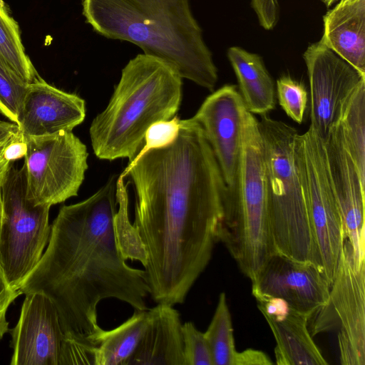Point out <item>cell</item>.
<instances>
[{"mask_svg": "<svg viewBox=\"0 0 365 365\" xmlns=\"http://www.w3.org/2000/svg\"><path fill=\"white\" fill-rule=\"evenodd\" d=\"M173 307L158 303L149 309L148 325L127 365H185L182 324Z\"/></svg>", "mask_w": 365, "mask_h": 365, "instance_id": "ac0fdd59", "label": "cell"}, {"mask_svg": "<svg viewBox=\"0 0 365 365\" xmlns=\"http://www.w3.org/2000/svg\"><path fill=\"white\" fill-rule=\"evenodd\" d=\"M21 292L14 289L8 282L0 264V339L9 330L6 312L10 304L19 296Z\"/></svg>", "mask_w": 365, "mask_h": 365, "instance_id": "4dcf8cb0", "label": "cell"}, {"mask_svg": "<svg viewBox=\"0 0 365 365\" xmlns=\"http://www.w3.org/2000/svg\"><path fill=\"white\" fill-rule=\"evenodd\" d=\"M24 141L28 198L36 205L51 207L78 195L88 167L86 145L72 131Z\"/></svg>", "mask_w": 365, "mask_h": 365, "instance_id": "9c48e42d", "label": "cell"}, {"mask_svg": "<svg viewBox=\"0 0 365 365\" xmlns=\"http://www.w3.org/2000/svg\"><path fill=\"white\" fill-rule=\"evenodd\" d=\"M2 218V202H1V192L0 188V225Z\"/></svg>", "mask_w": 365, "mask_h": 365, "instance_id": "8d00e7d4", "label": "cell"}, {"mask_svg": "<svg viewBox=\"0 0 365 365\" xmlns=\"http://www.w3.org/2000/svg\"><path fill=\"white\" fill-rule=\"evenodd\" d=\"M182 78L168 62L139 53L121 71L107 107L92 120L91 146L101 160L132 161L153 123L172 119L182 99Z\"/></svg>", "mask_w": 365, "mask_h": 365, "instance_id": "277c9868", "label": "cell"}, {"mask_svg": "<svg viewBox=\"0 0 365 365\" xmlns=\"http://www.w3.org/2000/svg\"><path fill=\"white\" fill-rule=\"evenodd\" d=\"M297 149L320 264L331 284L346 237L328 175L324 142L309 127L299 134Z\"/></svg>", "mask_w": 365, "mask_h": 365, "instance_id": "30bf717a", "label": "cell"}, {"mask_svg": "<svg viewBox=\"0 0 365 365\" xmlns=\"http://www.w3.org/2000/svg\"><path fill=\"white\" fill-rule=\"evenodd\" d=\"M251 282L255 298L281 299L311 318L327 303L330 290V282L320 267L279 252L268 259Z\"/></svg>", "mask_w": 365, "mask_h": 365, "instance_id": "7c38bea8", "label": "cell"}, {"mask_svg": "<svg viewBox=\"0 0 365 365\" xmlns=\"http://www.w3.org/2000/svg\"><path fill=\"white\" fill-rule=\"evenodd\" d=\"M251 6L264 29L269 31L275 27L279 14L278 0H251Z\"/></svg>", "mask_w": 365, "mask_h": 365, "instance_id": "f546056e", "label": "cell"}, {"mask_svg": "<svg viewBox=\"0 0 365 365\" xmlns=\"http://www.w3.org/2000/svg\"><path fill=\"white\" fill-rule=\"evenodd\" d=\"M135 220L147 252L144 278L158 303L182 304L208 265L227 189L204 132L180 120L177 138L128 163Z\"/></svg>", "mask_w": 365, "mask_h": 365, "instance_id": "6da1fadb", "label": "cell"}, {"mask_svg": "<svg viewBox=\"0 0 365 365\" xmlns=\"http://www.w3.org/2000/svg\"><path fill=\"white\" fill-rule=\"evenodd\" d=\"M336 125L344 147L365 182V82L350 97Z\"/></svg>", "mask_w": 365, "mask_h": 365, "instance_id": "7402d4cb", "label": "cell"}, {"mask_svg": "<svg viewBox=\"0 0 365 365\" xmlns=\"http://www.w3.org/2000/svg\"><path fill=\"white\" fill-rule=\"evenodd\" d=\"M26 153V143L19 136L8 143L4 152V158L10 162H14L24 158Z\"/></svg>", "mask_w": 365, "mask_h": 365, "instance_id": "d6a6232c", "label": "cell"}, {"mask_svg": "<svg viewBox=\"0 0 365 365\" xmlns=\"http://www.w3.org/2000/svg\"><path fill=\"white\" fill-rule=\"evenodd\" d=\"M255 299L276 341V364H328L308 329L309 316L292 309L281 299L258 297Z\"/></svg>", "mask_w": 365, "mask_h": 365, "instance_id": "e0dca14e", "label": "cell"}, {"mask_svg": "<svg viewBox=\"0 0 365 365\" xmlns=\"http://www.w3.org/2000/svg\"><path fill=\"white\" fill-rule=\"evenodd\" d=\"M227 54L247 110L252 114H268L275 108L274 86L262 58L239 46L230 47Z\"/></svg>", "mask_w": 365, "mask_h": 365, "instance_id": "ffe728a7", "label": "cell"}, {"mask_svg": "<svg viewBox=\"0 0 365 365\" xmlns=\"http://www.w3.org/2000/svg\"><path fill=\"white\" fill-rule=\"evenodd\" d=\"M273 364L270 358L264 352L247 349L237 353L235 365H269Z\"/></svg>", "mask_w": 365, "mask_h": 365, "instance_id": "1f68e13d", "label": "cell"}, {"mask_svg": "<svg viewBox=\"0 0 365 365\" xmlns=\"http://www.w3.org/2000/svg\"><path fill=\"white\" fill-rule=\"evenodd\" d=\"M86 117L85 101L46 82L41 77L29 83L17 116L21 138L72 131Z\"/></svg>", "mask_w": 365, "mask_h": 365, "instance_id": "2e32d148", "label": "cell"}, {"mask_svg": "<svg viewBox=\"0 0 365 365\" xmlns=\"http://www.w3.org/2000/svg\"><path fill=\"white\" fill-rule=\"evenodd\" d=\"M232 318L226 294L221 292L212 320L204 332L213 365H235V349Z\"/></svg>", "mask_w": 365, "mask_h": 365, "instance_id": "cb8c5ba5", "label": "cell"}, {"mask_svg": "<svg viewBox=\"0 0 365 365\" xmlns=\"http://www.w3.org/2000/svg\"><path fill=\"white\" fill-rule=\"evenodd\" d=\"M20 34L17 22L0 0V58L21 79L31 83L41 76L25 52Z\"/></svg>", "mask_w": 365, "mask_h": 365, "instance_id": "603a6c76", "label": "cell"}, {"mask_svg": "<svg viewBox=\"0 0 365 365\" xmlns=\"http://www.w3.org/2000/svg\"><path fill=\"white\" fill-rule=\"evenodd\" d=\"M311 319L312 336L337 332L341 364H365V260L355 256L346 240L330 284L328 300Z\"/></svg>", "mask_w": 365, "mask_h": 365, "instance_id": "ba28073f", "label": "cell"}, {"mask_svg": "<svg viewBox=\"0 0 365 365\" xmlns=\"http://www.w3.org/2000/svg\"><path fill=\"white\" fill-rule=\"evenodd\" d=\"M28 85L0 58V112L15 123Z\"/></svg>", "mask_w": 365, "mask_h": 365, "instance_id": "484cf974", "label": "cell"}, {"mask_svg": "<svg viewBox=\"0 0 365 365\" xmlns=\"http://www.w3.org/2000/svg\"><path fill=\"white\" fill-rule=\"evenodd\" d=\"M242 96L235 85H225L207 96L192 117L202 128L227 189H236L241 151L243 110Z\"/></svg>", "mask_w": 365, "mask_h": 365, "instance_id": "4fadbf2b", "label": "cell"}, {"mask_svg": "<svg viewBox=\"0 0 365 365\" xmlns=\"http://www.w3.org/2000/svg\"><path fill=\"white\" fill-rule=\"evenodd\" d=\"M320 41L365 74V0H340L328 11Z\"/></svg>", "mask_w": 365, "mask_h": 365, "instance_id": "d6986e66", "label": "cell"}, {"mask_svg": "<svg viewBox=\"0 0 365 365\" xmlns=\"http://www.w3.org/2000/svg\"><path fill=\"white\" fill-rule=\"evenodd\" d=\"M116 180L113 175L87 199L61 207L45 252L19 289L48 296L65 336L96 346L105 331L97 320L102 300L145 310L149 295L144 269L127 264L117 245Z\"/></svg>", "mask_w": 365, "mask_h": 365, "instance_id": "7a4b0ae2", "label": "cell"}, {"mask_svg": "<svg viewBox=\"0 0 365 365\" xmlns=\"http://www.w3.org/2000/svg\"><path fill=\"white\" fill-rule=\"evenodd\" d=\"M19 137V136H18ZM17 138V137H16ZM11 138L7 141L3 142L0 143V188L5 180V178L6 176L7 172L9 170V166L12 162H10L7 160H6L4 158V150L8 145V143L12 140L13 139L16 138Z\"/></svg>", "mask_w": 365, "mask_h": 365, "instance_id": "e575fe53", "label": "cell"}, {"mask_svg": "<svg viewBox=\"0 0 365 365\" xmlns=\"http://www.w3.org/2000/svg\"><path fill=\"white\" fill-rule=\"evenodd\" d=\"M20 136L18 125L0 120V143Z\"/></svg>", "mask_w": 365, "mask_h": 365, "instance_id": "836d02e7", "label": "cell"}, {"mask_svg": "<svg viewBox=\"0 0 365 365\" xmlns=\"http://www.w3.org/2000/svg\"><path fill=\"white\" fill-rule=\"evenodd\" d=\"M222 242L250 281L274 253L268 217L265 164L258 120L245 108L235 192L226 198L217 230Z\"/></svg>", "mask_w": 365, "mask_h": 365, "instance_id": "8992f818", "label": "cell"}, {"mask_svg": "<svg viewBox=\"0 0 365 365\" xmlns=\"http://www.w3.org/2000/svg\"><path fill=\"white\" fill-rule=\"evenodd\" d=\"M1 192L0 264L11 287L19 291L48 242L51 207L36 205L28 198L25 168H19L14 162Z\"/></svg>", "mask_w": 365, "mask_h": 365, "instance_id": "52a82bcc", "label": "cell"}, {"mask_svg": "<svg viewBox=\"0 0 365 365\" xmlns=\"http://www.w3.org/2000/svg\"><path fill=\"white\" fill-rule=\"evenodd\" d=\"M128 186L120 175L116 180V200L118 208L113 218V229L120 253L125 260H138L144 267L147 252L140 235L128 216Z\"/></svg>", "mask_w": 365, "mask_h": 365, "instance_id": "d4e9b609", "label": "cell"}, {"mask_svg": "<svg viewBox=\"0 0 365 365\" xmlns=\"http://www.w3.org/2000/svg\"><path fill=\"white\" fill-rule=\"evenodd\" d=\"M96 34L125 41L170 65L182 78L213 91L217 68L189 0H81Z\"/></svg>", "mask_w": 365, "mask_h": 365, "instance_id": "3957f363", "label": "cell"}, {"mask_svg": "<svg viewBox=\"0 0 365 365\" xmlns=\"http://www.w3.org/2000/svg\"><path fill=\"white\" fill-rule=\"evenodd\" d=\"M327 8L330 7L338 0H320Z\"/></svg>", "mask_w": 365, "mask_h": 365, "instance_id": "d590c367", "label": "cell"}, {"mask_svg": "<svg viewBox=\"0 0 365 365\" xmlns=\"http://www.w3.org/2000/svg\"><path fill=\"white\" fill-rule=\"evenodd\" d=\"M150 320L149 309H135L118 327L102 334L95 351L94 365H127L135 351Z\"/></svg>", "mask_w": 365, "mask_h": 365, "instance_id": "44dd1931", "label": "cell"}, {"mask_svg": "<svg viewBox=\"0 0 365 365\" xmlns=\"http://www.w3.org/2000/svg\"><path fill=\"white\" fill-rule=\"evenodd\" d=\"M310 89V128L324 141L338 122L365 74L340 58L321 41L303 54Z\"/></svg>", "mask_w": 365, "mask_h": 365, "instance_id": "8fae6325", "label": "cell"}, {"mask_svg": "<svg viewBox=\"0 0 365 365\" xmlns=\"http://www.w3.org/2000/svg\"><path fill=\"white\" fill-rule=\"evenodd\" d=\"M185 365H213L211 351L203 332L192 322L182 327Z\"/></svg>", "mask_w": 365, "mask_h": 365, "instance_id": "83f0119b", "label": "cell"}, {"mask_svg": "<svg viewBox=\"0 0 365 365\" xmlns=\"http://www.w3.org/2000/svg\"><path fill=\"white\" fill-rule=\"evenodd\" d=\"M258 122L264 149L268 217L275 250L321 267L298 154L299 133L295 128L267 114L261 115Z\"/></svg>", "mask_w": 365, "mask_h": 365, "instance_id": "5b68a950", "label": "cell"}, {"mask_svg": "<svg viewBox=\"0 0 365 365\" xmlns=\"http://www.w3.org/2000/svg\"><path fill=\"white\" fill-rule=\"evenodd\" d=\"M323 142L328 175L346 240L355 256L365 260V182L344 147L336 125Z\"/></svg>", "mask_w": 365, "mask_h": 365, "instance_id": "9a60e30c", "label": "cell"}, {"mask_svg": "<svg viewBox=\"0 0 365 365\" xmlns=\"http://www.w3.org/2000/svg\"><path fill=\"white\" fill-rule=\"evenodd\" d=\"M279 103L294 121L302 123L307 104V91L303 83L289 76H282L277 81Z\"/></svg>", "mask_w": 365, "mask_h": 365, "instance_id": "4316f807", "label": "cell"}, {"mask_svg": "<svg viewBox=\"0 0 365 365\" xmlns=\"http://www.w3.org/2000/svg\"><path fill=\"white\" fill-rule=\"evenodd\" d=\"M180 128V119L177 116L168 120L153 123L147 130L144 144L135 158L151 149L160 148L170 145L177 138Z\"/></svg>", "mask_w": 365, "mask_h": 365, "instance_id": "f1b7e54d", "label": "cell"}, {"mask_svg": "<svg viewBox=\"0 0 365 365\" xmlns=\"http://www.w3.org/2000/svg\"><path fill=\"white\" fill-rule=\"evenodd\" d=\"M20 317L12 329L11 365H58L65 334L57 309L46 294H25Z\"/></svg>", "mask_w": 365, "mask_h": 365, "instance_id": "5bb4252c", "label": "cell"}]
</instances>
